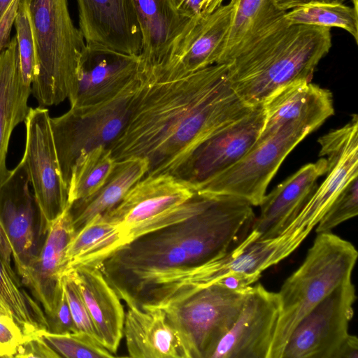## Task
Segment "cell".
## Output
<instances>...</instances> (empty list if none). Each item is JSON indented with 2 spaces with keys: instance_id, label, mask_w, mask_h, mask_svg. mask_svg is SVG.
<instances>
[{
  "instance_id": "cell-1",
  "label": "cell",
  "mask_w": 358,
  "mask_h": 358,
  "mask_svg": "<svg viewBox=\"0 0 358 358\" xmlns=\"http://www.w3.org/2000/svg\"><path fill=\"white\" fill-rule=\"evenodd\" d=\"M254 107L233 88L227 63L173 80L143 78L112 156L145 159V176L172 175L207 137Z\"/></svg>"
},
{
  "instance_id": "cell-2",
  "label": "cell",
  "mask_w": 358,
  "mask_h": 358,
  "mask_svg": "<svg viewBox=\"0 0 358 358\" xmlns=\"http://www.w3.org/2000/svg\"><path fill=\"white\" fill-rule=\"evenodd\" d=\"M209 195L210 203L196 214L132 241L101 264L121 300L130 301L163 273L224 255L247 236L255 218L252 206L233 196Z\"/></svg>"
},
{
  "instance_id": "cell-3",
  "label": "cell",
  "mask_w": 358,
  "mask_h": 358,
  "mask_svg": "<svg viewBox=\"0 0 358 358\" xmlns=\"http://www.w3.org/2000/svg\"><path fill=\"white\" fill-rule=\"evenodd\" d=\"M331 44V28L289 25L284 15L227 63L233 88L247 105L263 104L282 87L311 81Z\"/></svg>"
},
{
  "instance_id": "cell-4",
  "label": "cell",
  "mask_w": 358,
  "mask_h": 358,
  "mask_svg": "<svg viewBox=\"0 0 358 358\" xmlns=\"http://www.w3.org/2000/svg\"><path fill=\"white\" fill-rule=\"evenodd\" d=\"M31 24L36 66L31 85L39 106L75 100L86 43L70 15L68 0H23Z\"/></svg>"
},
{
  "instance_id": "cell-5",
  "label": "cell",
  "mask_w": 358,
  "mask_h": 358,
  "mask_svg": "<svg viewBox=\"0 0 358 358\" xmlns=\"http://www.w3.org/2000/svg\"><path fill=\"white\" fill-rule=\"evenodd\" d=\"M358 252L331 231L317 234L306 256L278 292L280 313L269 358H281L294 329L333 289L352 279Z\"/></svg>"
},
{
  "instance_id": "cell-6",
  "label": "cell",
  "mask_w": 358,
  "mask_h": 358,
  "mask_svg": "<svg viewBox=\"0 0 358 358\" xmlns=\"http://www.w3.org/2000/svg\"><path fill=\"white\" fill-rule=\"evenodd\" d=\"M311 231L290 224L279 236L264 240H258V236L250 231L238 245L220 257L157 277L152 296L160 306L166 307L229 275L260 278L263 271L290 255Z\"/></svg>"
},
{
  "instance_id": "cell-7",
  "label": "cell",
  "mask_w": 358,
  "mask_h": 358,
  "mask_svg": "<svg viewBox=\"0 0 358 358\" xmlns=\"http://www.w3.org/2000/svg\"><path fill=\"white\" fill-rule=\"evenodd\" d=\"M211 195L194 192L171 174L147 175L102 215L120 229L124 245L187 219L205 208Z\"/></svg>"
},
{
  "instance_id": "cell-8",
  "label": "cell",
  "mask_w": 358,
  "mask_h": 358,
  "mask_svg": "<svg viewBox=\"0 0 358 358\" xmlns=\"http://www.w3.org/2000/svg\"><path fill=\"white\" fill-rule=\"evenodd\" d=\"M143 76L131 81L113 98L91 106H71L50 118L63 179L69 186L78 157L99 146L110 148L124 131Z\"/></svg>"
},
{
  "instance_id": "cell-9",
  "label": "cell",
  "mask_w": 358,
  "mask_h": 358,
  "mask_svg": "<svg viewBox=\"0 0 358 358\" xmlns=\"http://www.w3.org/2000/svg\"><path fill=\"white\" fill-rule=\"evenodd\" d=\"M248 289L234 291L215 283L164 308L185 358L211 357L236 320Z\"/></svg>"
},
{
  "instance_id": "cell-10",
  "label": "cell",
  "mask_w": 358,
  "mask_h": 358,
  "mask_svg": "<svg viewBox=\"0 0 358 358\" xmlns=\"http://www.w3.org/2000/svg\"><path fill=\"white\" fill-rule=\"evenodd\" d=\"M298 123L285 125L276 133L256 143L238 162L200 186L195 192L229 195L259 206L267 187L288 154L309 134Z\"/></svg>"
},
{
  "instance_id": "cell-11",
  "label": "cell",
  "mask_w": 358,
  "mask_h": 358,
  "mask_svg": "<svg viewBox=\"0 0 358 358\" xmlns=\"http://www.w3.org/2000/svg\"><path fill=\"white\" fill-rule=\"evenodd\" d=\"M50 118L46 108H30L24 120L25 147L20 161L33 189L44 236L69 205L68 187L62 175Z\"/></svg>"
},
{
  "instance_id": "cell-12",
  "label": "cell",
  "mask_w": 358,
  "mask_h": 358,
  "mask_svg": "<svg viewBox=\"0 0 358 358\" xmlns=\"http://www.w3.org/2000/svg\"><path fill=\"white\" fill-rule=\"evenodd\" d=\"M355 300L352 279L333 289L298 323L281 358H334L350 334Z\"/></svg>"
},
{
  "instance_id": "cell-13",
  "label": "cell",
  "mask_w": 358,
  "mask_h": 358,
  "mask_svg": "<svg viewBox=\"0 0 358 358\" xmlns=\"http://www.w3.org/2000/svg\"><path fill=\"white\" fill-rule=\"evenodd\" d=\"M232 7L229 2L209 14L189 20L161 62L145 79L169 80L217 64L229 31Z\"/></svg>"
},
{
  "instance_id": "cell-14",
  "label": "cell",
  "mask_w": 358,
  "mask_h": 358,
  "mask_svg": "<svg viewBox=\"0 0 358 358\" xmlns=\"http://www.w3.org/2000/svg\"><path fill=\"white\" fill-rule=\"evenodd\" d=\"M264 120L263 104L215 131L172 174L194 192L242 159L255 145Z\"/></svg>"
},
{
  "instance_id": "cell-15",
  "label": "cell",
  "mask_w": 358,
  "mask_h": 358,
  "mask_svg": "<svg viewBox=\"0 0 358 358\" xmlns=\"http://www.w3.org/2000/svg\"><path fill=\"white\" fill-rule=\"evenodd\" d=\"M21 162L0 187V222L8 236L12 257L22 282L38 254L45 236L40 213Z\"/></svg>"
},
{
  "instance_id": "cell-16",
  "label": "cell",
  "mask_w": 358,
  "mask_h": 358,
  "mask_svg": "<svg viewBox=\"0 0 358 358\" xmlns=\"http://www.w3.org/2000/svg\"><path fill=\"white\" fill-rule=\"evenodd\" d=\"M280 313L278 292L251 286L240 313L210 358H269Z\"/></svg>"
},
{
  "instance_id": "cell-17",
  "label": "cell",
  "mask_w": 358,
  "mask_h": 358,
  "mask_svg": "<svg viewBox=\"0 0 358 358\" xmlns=\"http://www.w3.org/2000/svg\"><path fill=\"white\" fill-rule=\"evenodd\" d=\"M86 44L139 55L142 34L132 0H76Z\"/></svg>"
},
{
  "instance_id": "cell-18",
  "label": "cell",
  "mask_w": 358,
  "mask_h": 358,
  "mask_svg": "<svg viewBox=\"0 0 358 358\" xmlns=\"http://www.w3.org/2000/svg\"><path fill=\"white\" fill-rule=\"evenodd\" d=\"M142 75L139 55L86 44L80 62L78 90L71 106H91L109 100Z\"/></svg>"
},
{
  "instance_id": "cell-19",
  "label": "cell",
  "mask_w": 358,
  "mask_h": 358,
  "mask_svg": "<svg viewBox=\"0 0 358 358\" xmlns=\"http://www.w3.org/2000/svg\"><path fill=\"white\" fill-rule=\"evenodd\" d=\"M263 106L264 120L256 143L290 123L300 124L314 131L334 113L331 92L307 80L279 88Z\"/></svg>"
},
{
  "instance_id": "cell-20",
  "label": "cell",
  "mask_w": 358,
  "mask_h": 358,
  "mask_svg": "<svg viewBox=\"0 0 358 358\" xmlns=\"http://www.w3.org/2000/svg\"><path fill=\"white\" fill-rule=\"evenodd\" d=\"M327 169L326 158L307 164L266 194L250 229L258 240L275 238L285 231L310 198L317 179L326 173Z\"/></svg>"
},
{
  "instance_id": "cell-21",
  "label": "cell",
  "mask_w": 358,
  "mask_h": 358,
  "mask_svg": "<svg viewBox=\"0 0 358 358\" xmlns=\"http://www.w3.org/2000/svg\"><path fill=\"white\" fill-rule=\"evenodd\" d=\"M75 234L69 204L48 228L42 247L23 281L43 306L46 316L52 313L63 290L65 254Z\"/></svg>"
},
{
  "instance_id": "cell-22",
  "label": "cell",
  "mask_w": 358,
  "mask_h": 358,
  "mask_svg": "<svg viewBox=\"0 0 358 358\" xmlns=\"http://www.w3.org/2000/svg\"><path fill=\"white\" fill-rule=\"evenodd\" d=\"M66 272L78 286L102 345L115 355L125 317L121 299L99 266L82 265Z\"/></svg>"
},
{
  "instance_id": "cell-23",
  "label": "cell",
  "mask_w": 358,
  "mask_h": 358,
  "mask_svg": "<svg viewBox=\"0 0 358 358\" xmlns=\"http://www.w3.org/2000/svg\"><path fill=\"white\" fill-rule=\"evenodd\" d=\"M123 336L133 358H185L180 340L164 309L127 303Z\"/></svg>"
},
{
  "instance_id": "cell-24",
  "label": "cell",
  "mask_w": 358,
  "mask_h": 358,
  "mask_svg": "<svg viewBox=\"0 0 358 358\" xmlns=\"http://www.w3.org/2000/svg\"><path fill=\"white\" fill-rule=\"evenodd\" d=\"M31 86L22 77L15 36L0 52V187L9 175L6 157L14 129L24 122L30 107Z\"/></svg>"
},
{
  "instance_id": "cell-25",
  "label": "cell",
  "mask_w": 358,
  "mask_h": 358,
  "mask_svg": "<svg viewBox=\"0 0 358 358\" xmlns=\"http://www.w3.org/2000/svg\"><path fill=\"white\" fill-rule=\"evenodd\" d=\"M142 34L139 55L143 76L167 53L191 18L182 15L174 0H132Z\"/></svg>"
},
{
  "instance_id": "cell-26",
  "label": "cell",
  "mask_w": 358,
  "mask_h": 358,
  "mask_svg": "<svg viewBox=\"0 0 358 358\" xmlns=\"http://www.w3.org/2000/svg\"><path fill=\"white\" fill-rule=\"evenodd\" d=\"M148 162L140 157L115 161L103 185L91 196L69 204L76 232L117 206L128 191L148 173Z\"/></svg>"
},
{
  "instance_id": "cell-27",
  "label": "cell",
  "mask_w": 358,
  "mask_h": 358,
  "mask_svg": "<svg viewBox=\"0 0 358 358\" xmlns=\"http://www.w3.org/2000/svg\"><path fill=\"white\" fill-rule=\"evenodd\" d=\"M229 31L218 63H228L288 11L284 0H231Z\"/></svg>"
},
{
  "instance_id": "cell-28",
  "label": "cell",
  "mask_w": 358,
  "mask_h": 358,
  "mask_svg": "<svg viewBox=\"0 0 358 358\" xmlns=\"http://www.w3.org/2000/svg\"><path fill=\"white\" fill-rule=\"evenodd\" d=\"M124 245L120 228L102 215H96L77 231L71 240L65 254L64 273L82 265L100 267Z\"/></svg>"
},
{
  "instance_id": "cell-29",
  "label": "cell",
  "mask_w": 358,
  "mask_h": 358,
  "mask_svg": "<svg viewBox=\"0 0 358 358\" xmlns=\"http://www.w3.org/2000/svg\"><path fill=\"white\" fill-rule=\"evenodd\" d=\"M0 302L21 328L26 339L48 331L44 310L23 288L17 274L0 256Z\"/></svg>"
},
{
  "instance_id": "cell-30",
  "label": "cell",
  "mask_w": 358,
  "mask_h": 358,
  "mask_svg": "<svg viewBox=\"0 0 358 358\" xmlns=\"http://www.w3.org/2000/svg\"><path fill=\"white\" fill-rule=\"evenodd\" d=\"M115 160L110 148L99 146L80 155L72 168L68 186V203L96 192L112 171Z\"/></svg>"
},
{
  "instance_id": "cell-31",
  "label": "cell",
  "mask_w": 358,
  "mask_h": 358,
  "mask_svg": "<svg viewBox=\"0 0 358 358\" xmlns=\"http://www.w3.org/2000/svg\"><path fill=\"white\" fill-rule=\"evenodd\" d=\"M285 19L289 25L341 28L348 31L358 43V11L341 2L303 3L288 10Z\"/></svg>"
},
{
  "instance_id": "cell-32",
  "label": "cell",
  "mask_w": 358,
  "mask_h": 358,
  "mask_svg": "<svg viewBox=\"0 0 358 358\" xmlns=\"http://www.w3.org/2000/svg\"><path fill=\"white\" fill-rule=\"evenodd\" d=\"M41 335L61 357L110 358L115 357L101 343L80 331L53 334L45 331Z\"/></svg>"
},
{
  "instance_id": "cell-33",
  "label": "cell",
  "mask_w": 358,
  "mask_h": 358,
  "mask_svg": "<svg viewBox=\"0 0 358 358\" xmlns=\"http://www.w3.org/2000/svg\"><path fill=\"white\" fill-rule=\"evenodd\" d=\"M358 214V176L351 180L333 201L316 226V233L330 232Z\"/></svg>"
},
{
  "instance_id": "cell-34",
  "label": "cell",
  "mask_w": 358,
  "mask_h": 358,
  "mask_svg": "<svg viewBox=\"0 0 358 358\" xmlns=\"http://www.w3.org/2000/svg\"><path fill=\"white\" fill-rule=\"evenodd\" d=\"M14 24L22 77L24 83L31 86L36 66L35 44L29 13L23 0H20Z\"/></svg>"
},
{
  "instance_id": "cell-35",
  "label": "cell",
  "mask_w": 358,
  "mask_h": 358,
  "mask_svg": "<svg viewBox=\"0 0 358 358\" xmlns=\"http://www.w3.org/2000/svg\"><path fill=\"white\" fill-rule=\"evenodd\" d=\"M62 285L77 331L86 334L101 343L78 286L71 273L64 274Z\"/></svg>"
},
{
  "instance_id": "cell-36",
  "label": "cell",
  "mask_w": 358,
  "mask_h": 358,
  "mask_svg": "<svg viewBox=\"0 0 358 358\" xmlns=\"http://www.w3.org/2000/svg\"><path fill=\"white\" fill-rule=\"evenodd\" d=\"M25 339L21 328L11 315H0V357H15Z\"/></svg>"
},
{
  "instance_id": "cell-37",
  "label": "cell",
  "mask_w": 358,
  "mask_h": 358,
  "mask_svg": "<svg viewBox=\"0 0 358 358\" xmlns=\"http://www.w3.org/2000/svg\"><path fill=\"white\" fill-rule=\"evenodd\" d=\"M46 318L48 324V331L49 332L66 334L78 331L69 309L64 287L52 313L47 315Z\"/></svg>"
},
{
  "instance_id": "cell-38",
  "label": "cell",
  "mask_w": 358,
  "mask_h": 358,
  "mask_svg": "<svg viewBox=\"0 0 358 358\" xmlns=\"http://www.w3.org/2000/svg\"><path fill=\"white\" fill-rule=\"evenodd\" d=\"M15 357L58 358L61 356L41 335H37L25 339L20 345Z\"/></svg>"
},
{
  "instance_id": "cell-39",
  "label": "cell",
  "mask_w": 358,
  "mask_h": 358,
  "mask_svg": "<svg viewBox=\"0 0 358 358\" xmlns=\"http://www.w3.org/2000/svg\"><path fill=\"white\" fill-rule=\"evenodd\" d=\"M20 0H13L0 20V52L10 42L12 26L15 22Z\"/></svg>"
},
{
  "instance_id": "cell-40",
  "label": "cell",
  "mask_w": 358,
  "mask_h": 358,
  "mask_svg": "<svg viewBox=\"0 0 358 358\" xmlns=\"http://www.w3.org/2000/svg\"><path fill=\"white\" fill-rule=\"evenodd\" d=\"M260 278L243 274L227 275L216 283L234 291H245L256 282Z\"/></svg>"
},
{
  "instance_id": "cell-41",
  "label": "cell",
  "mask_w": 358,
  "mask_h": 358,
  "mask_svg": "<svg viewBox=\"0 0 358 358\" xmlns=\"http://www.w3.org/2000/svg\"><path fill=\"white\" fill-rule=\"evenodd\" d=\"M334 358H358V339L349 334L338 348Z\"/></svg>"
},
{
  "instance_id": "cell-42",
  "label": "cell",
  "mask_w": 358,
  "mask_h": 358,
  "mask_svg": "<svg viewBox=\"0 0 358 358\" xmlns=\"http://www.w3.org/2000/svg\"><path fill=\"white\" fill-rule=\"evenodd\" d=\"M176 8L185 17L192 18L201 13L203 0H174Z\"/></svg>"
},
{
  "instance_id": "cell-43",
  "label": "cell",
  "mask_w": 358,
  "mask_h": 358,
  "mask_svg": "<svg viewBox=\"0 0 358 358\" xmlns=\"http://www.w3.org/2000/svg\"><path fill=\"white\" fill-rule=\"evenodd\" d=\"M0 256L2 259L11 266L12 248L8 236L0 222Z\"/></svg>"
},
{
  "instance_id": "cell-44",
  "label": "cell",
  "mask_w": 358,
  "mask_h": 358,
  "mask_svg": "<svg viewBox=\"0 0 358 358\" xmlns=\"http://www.w3.org/2000/svg\"><path fill=\"white\" fill-rule=\"evenodd\" d=\"M224 0H203L201 3V13L209 14L220 6H221Z\"/></svg>"
},
{
  "instance_id": "cell-45",
  "label": "cell",
  "mask_w": 358,
  "mask_h": 358,
  "mask_svg": "<svg viewBox=\"0 0 358 358\" xmlns=\"http://www.w3.org/2000/svg\"><path fill=\"white\" fill-rule=\"evenodd\" d=\"M309 1H326V2H343V0H284V3L287 10H289L292 8Z\"/></svg>"
},
{
  "instance_id": "cell-46",
  "label": "cell",
  "mask_w": 358,
  "mask_h": 358,
  "mask_svg": "<svg viewBox=\"0 0 358 358\" xmlns=\"http://www.w3.org/2000/svg\"><path fill=\"white\" fill-rule=\"evenodd\" d=\"M13 0H0V20Z\"/></svg>"
},
{
  "instance_id": "cell-47",
  "label": "cell",
  "mask_w": 358,
  "mask_h": 358,
  "mask_svg": "<svg viewBox=\"0 0 358 358\" xmlns=\"http://www.w3.org/2000/svg\"><path fill=\"white\" fill-rule=\"evenodd\" d=\"M10 315L8 309L0 302V315Z\"/></svg>"
},
{
  "instance_id": "cell-48",
  "label": "cell",
  "mask_w": 358,
  "mask_h": 358,
  "mask_svg": "<svg viewBox=\"0 0 358 358\" xmlns=\"http://www.w3.org/2000/svg\"><path fill=\"white\" fill-rule=\"evenodd\" d=\"M352 3V7L355 10L358 11V0H351Z\"/></svg>"
}]
</instances>
